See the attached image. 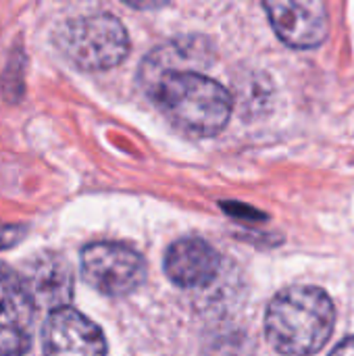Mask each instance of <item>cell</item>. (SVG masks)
<instances>
[{
    "mask_svg": "<svg viewBox=\"0 0 354 356\" xmlns=\"http://www.w3.org/2000/svg\"><path fill=\"white\" fill-rule=\"evenodd\" d=\"M336 309L332 298L313 286H294L273 296L265 313V334L277 353L313 355L332 338Z\"/></svg>",
    "mask_w": 354,
    "mask_h": 356,
    "instance_id": "obj_1",
    "label": "cell"
},
{
    "mask_svg": "<svg viewBox=\"0 0 354 356\" xmlns=\"http://www.w3.org/2000/svg\"><path fill=\"white\" fill-rule=\"evenodd\" d=\"M146 96L179 131L196 138L217 136L232 117L230 92L200 71L169 73Z\"/></svg>",
    "mask_w": 354,
    "mask_h": 356,
    "instance_id": "obj_2",
    "label": "cell"
},
{
    "mask_svg": "<svg viewBox=\"0 0 354 356\" xmlns=\"http://www.w3.org/2000/svg\"><path fill=\"white\" fill-rule=\"evenodd\" d=\"M56 48L83 71H106L125 60L129 35L113 15H88L67 21L54 35Z\"/></svg>",
    "mask_w": 354,
    "mask_h": 356,
    "instance_id": "obj_3",
    "label": "cell"
},
{
    "mask_svg": "<svg viewBox=\"0 0 354 356\" xmlns=\"http://www.w3.org/2000/svg\"><path fill=\"white\" fill-rule=\"evenodd\" d=\"M83 282L104 296H127L146 280L144 259L117 242H94L81 250Z\"/></svg>",
    "mask_w": 354,
    "mask_h": 356,
    "instance_id": "obj_4",
    "label": "cell"
},
{
    "mask_svg": "<svg viewBox=\"0 0 354 356\" xmlns=\"http://www.w3.org/2000/svg\"><path fill=\"white\" fill-rule=\"evenodd\" d=\"M265 10L277 38L292 48H317L330 33L323 0H265Z\"/></svg>",
    "mask_w": 354,
    "mask_h": 356,
    "instance_id": "obj_5",
    "label": "cell"
},
{
    "mask_svg": "<svg viewBox=\"0 0 354 356\" xmlns=\"http://www.w3.org/2000/svg\"><path fill=\"white\" fill-rule=\"evenodd\" d=\"M33 309L23 275L0 263V355H23L31 348Z\"/></svg>",
    "mask_w": 354,
    "mask_h": 356,
    "instance_id": "obj_6",
    "label": "cell"
},
{
    "mask_svg": "<svg viewBox=\"0 0 354 356\" xmlns=\"http://www.w3.org/2000/svg\"><path fill=\"white\" fill-rule=\"evenodd\" d=\"M42 348L48 355H104L106 340L96 323L71 307L50 311L42 330Z\"/></svg>",
    "mask_w": 354,
    "mask_h": 356,
    "instance_id": "obj_7",
    "label": "cell"
},
{
    "mask_svg": "<svg viewBox=\"0 0 354 356\" xmlns=\"http://www.w3.org/2000/svg\"><path fill=\"white\" fill-rule=\"evenodd\" d=\"M213 63V48L204 38H179L152 50L140 67V86L148 94L152 86L175 71H200Z\"/></svg>",
    "mask_w": 354,
    "mask_h": 356,
    "instance_id": "obj_8",
    "label": "cell"
},
{
    "mask_svg": "<svg viewBox=\"0 0 354 356\" xmlns=\"http://www.w3.org/2000/svg\"><path fill=\"white\" fill-rule=\"evenodd\" d=\"M23 282L35 309L56 311L73 298V271L61 254H40L27 267Z\"/></svg>",
    "mask_w": 354,
    "mask_h": 356,
    "instance_id": "obj_9",
    "label": "cell"
},
{
    "mask_svg": "<svg viewBox=\"0 0 354 356\" xmlns=\"http://www.w3.org/2000/svg\"><path fill=\"white\" fill-rule=\"evenodd\" d=\"M165 273L179 288H204L219 273V252L200 238H184L169 246Z\"/></svg>",
    "mask_w": 354,
    "mask_h": 356,
    "instance_id": "obj_10",
    "label": "cell"
},
{
    "mask_svg": "<svg viewBox=\"0 0 354 356\" xmlns=\"http://www.w3.org/2000/svg\"><path fill=\"white\" fill-rule=\"evenodd\" d=\"M125 4H129L131 8H142V10H146V8H161V6H165L169 0H123Z\"/></svg>",
    "mask_w": 354,
    "mask_h": 356,
    "instance_id": "obj_11",
    "label": "cell"
},
{
    "mask_svg": "<svg viewBox=\"0 0 354 356\" xmlns=\"http://www.w3.org/2000/svg\"><path fill=\"white\" fill-rule=\"evenodd\" d=\"M334 355H354V338H346L342 344L334 348Z\"/></svg>",
    "mask_w": 354,
    "mask_h": 356,
    "instance_id": "obj_12",
    "label": "cell"
}]
</instances>
